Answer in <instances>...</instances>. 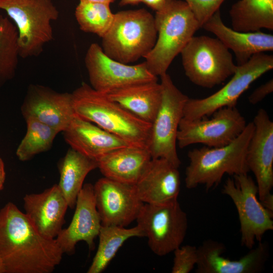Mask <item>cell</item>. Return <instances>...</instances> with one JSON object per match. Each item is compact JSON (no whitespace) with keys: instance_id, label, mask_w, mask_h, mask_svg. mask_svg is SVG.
Listing matches in <instances>:
<instances>
[{"instance_id":"obj_15","label":"cell","mask_w":273,"mask_h":273,"mask_svg":"<svg viewBox=\"0 0 273 273\" xmlns=\"http://www.w3.org/2000/svg\"><path fill=\"white\" fill-rule=\"evenodd\" d=\"M26 119H33L55 130L64 131L75 116L71 93H58L38 84L28 87L21 107Z\"/></svg>"},{"instance_id":"obj_25","label":"cell","mask_w":273,"mask_h":273,"mask_svg":"<svg viewBox=\"0 0 273 273\" xmlns=\"http://www.w3.org/2000/svg\"><path fill=\"white\" fill-rule=\"evenodd\" d=\"M98 167V161L72 148L68 150L59 165L58 186L69 207L73 209L83 181L89 172Z\"/></svg>"},{"instance_id":"obj_24","label":"cell","mask_w":273,"mask_h":273,"mask_svg":"<svg viewBox=\"0 0 273 273\" xmlns=\"http://www.w3.org/2000/svg\"><path fill=\"white\" fill-rule=\"evenodd\" d=\"M131 113L151 123L154 121L162 100V87L158 81L127 85L106 94Z\"/></svg>"},{"instance_id":"obj_28","label":"cell","mask_w":273,"mask_h":273,"mask_svg":"<svg viewBox=\"0 0 273 273\" xmlns=\"http://www.w3.org/2000/svg\"><path fill=\"white\" fill-rule=\"evenodd\" d=\"M75 16L80 29L102 37L109 30L114 18L110 4L79 2Z\"/></svg>"},{"instance_id":"obj_27","label":"cell","mask_w":273,"mask_h":273,"mask_svg":"<svg viewBox=\"0 0 273 273\" xmlns=\"http://www.w3.org/2000/svg\"><path fill=\"white\" fill-rule=\"evenodd\" d=\"M98 236V249L87 273L102 272L127 240L132 237H144V234L138 225L129 229L117 225H102Z\"/></svg>"},{"instance_id":"obj_14","label":"cell","mask_w":273,"mask_h":273,"mask_svg":"<svg viewBox=\"0 0 273 273\" xmlns=\"http://www.w3.org/2000/svg\"><path fill=\"white\" fill-rule=\"evenodd\" d=\"M96 205L102 225L125 227L136 220L143 206L134 186L106 177L94 186Z\"/></svg>"},{"instance_id":"obj_29","label":"cell","mask_w":273,"mask_h":273,"mask_svg":"<svg viewBox=\"0 0 273 273\" xmlns=\"http://www.w3.org/2000/svg\"><path fill=\"white\" fill-rule=\"evenodd\" d=\"M19 57L16 28L0 15V85L14 76Z\"/></svg>"},{"instance_id":"obj_31","label":"cell","mask_w":273,"mask_h":273,"mask_svg":"<svg viewBox=\"0 0 273 273\" xmlns=\"http://www.w3.org/2000/svg\"><path fill=\"white\" fill-rule=\"evenodd\" d=\"M172 273H189L196 266L197 247L190 245L180 246L174 251Z\"/></svg>"},{"instance_id":"obj_32","label":"cell","mask_w":273,"mask_h":273,"mask_svg":"<svg viewBox=\"0 0 273 273\" xmlns=\"http://www.w3.org/2000/svg\"><path fill=\"white\" fill-rule=\"evenodd\" d=\"M188 4L200 27L216 11L225 0H184Z\"/></svg>"},{"instance_id":"obj_2","label":"cell","mask_w":273,"mask_h":273,"mask_svg":"<svg viewBox=\"0 0 273 273\" xmlns=\"http://www.w3.org/2000/svg\"><path fill=\"white\" fill-rule=\"evenodd\" d=\"M75 115L131 146L148 148L152 124L138 117L106 94L82 83L71 93Z\"/></svg>"},{"instance_id":"obj_39","label":"cell","mask_w":273,"mask_h":273,"mask_svg":"<svg viewBox=\"0 0 273 273\" xmlns=\"http://www.w3.org/2000/svg\"><path fill=\"white\" fill-rule=\"evenodd\" d=\"M0 273H6L3 262L0 258Z\"/></svg>"},{"instance_id":"obj_6","label":"cell","mask_w":273,"mask_h":273,"mask_svg":"<svg viewBox=\"0 0 273 273\" xmlns=\"http://www.w3.org/2000/svg\"><path fill=\"white\" fill-rule=\"evenodd\" d=\"M0 10L15 23L20 57L38 56L53 40L59 12L52 0H0Z\"/></svg>"},{"instance_id":"obj_20","label":"cell","mask_w":273,"mask_h":273,"mask_svg":"<svg viewBox=\"0 0 273 273\" xmlns=\"http://www.w3.org/2000/svg\"><path fill=\"white\" fill-rule=\"evenodd\" d=\"M178 168L165 159L152 158L134 185L141 200L156 204L177 199L180 189Z\"/></svg>"},{"instance_id":"obj_1","label":"cell","mask_w":273,"mask_h":273,"mask_svg":"<svg viewBox=\"0 0 273 273\" xmlns=\"http://www.w3.org/2000/svg\"><path fill=\"white\" fill-rule=\"evenodd\" d=\"M63 254L56 239L40 234L14 204L0 209V258L6 273H51Z\"/></svg>"},{"instance_id":"obj_30","label":"cell","mask_w":273,"mask_h":273,"mask_svg":"<svg viewBox=\"0 0 273 273\" xmlns=\"http://www.w3.org/2000/svg\"><path fill=\"white\" fill-rule=\"evenodd\" d=\"M27 131L16 150L18 159L25 161L47 151L58 133L52 127L33 119L25 120Z\"/></svg>"},{"instance_id":"obj_34","label":"cell","mask_w":273,"mask_h":273,"mask_svg":"<svg viewBox=\"0 0 273 273\" xmlns=\"http://www.w3.org/2000/svg\"><path fill=\"white\" fill-rule=\"evenodd\" d=\"M167 0H142V3L153 10L157 11L161 9Z\"/></svg>"},{"instance_id":"obj_23","label":"cell","mask_w":273,"mask_h":273,"mask_svg":"<svg viewBox=\"0 0 273 273\" xmlns=\"http://www.w3.org/2000/svg\"><path fill=\"white\" fill-rule=\"evenodd\" d=\"M152 159L147 148L129 146L115 150L98 161L104 177L135 185Z\"/></svg>"},{"instance_id":"obj_35","label":"cell","mask_w":273,"mask_h":273,"mask_svg":"<svg viewBox=\"0 0 273 273\" xmlns=\"http://www.w3.org/2000/svg\"><path fill=\"white\" fill-rule=\"evenodd\" d=\"M260 202L265 208L273 212V195L272 194L270 193Z\"/></svg>"},{"instance_id":"obj_3","label":"cell","mask_w":273,"mask_h":273,"mask_svg":"<svg viewBox=\"0 0 273 273\" xmlns=\"http://www.w3.org/2000/svg\"><path fill=\"white\" fill-rule=\"evenodd\" d=\"M254 129L253 122H249L241 133L226 145L204 146L189 151V163L185 171L186 188L192 189L203 185L208 191L218 185L225 174H248L246 155Z\"/></svg>"},{"instance_id":"obj_33","label":"cell","mask_w":273,"mask_h":273,"mask_svg":"<svg viewBox=\"0 0 273 273\" xmlns=\"http://www.w3.org/2000/svg\"><path fill=\"white\" fill-rule=\"evenodd\" d=\"M273 91V80L270 79L266 83L256 88L248 98L249 102L252 105L260 102Z\"/></svg>"},{"instance_id":"obj_13","label":"cell","mask_w":273,"mask_h":273,"mask_svg":"<svg viewBox=\"0 0 273 273\" xmlns=\"http://www.w3.org/2000/svg\"><path fill=\"white\" fill-rule=\"evenodd\" d=\"M84 62L90 86L105 94L133 84L158 81L145 61L133 65L120 62L106 55L96 43L89 47Z\"/></svg>"},{"instance_id":"obj_16","label":"cell","mask_w":273,"mask_h":273,"mask_svg":"<svg viewBox=\"0 0 273 273\" xmlns=\"http://www.w3.org/2000/svg\"><path fill=\"white\" fill-rule=\"evenodd\" d=\"M252 122L254 129L247 148L246 162L255 177L261 201L271 193L273 187V122L263 109L258 111Z\"/></svg>"},{"instance_id":"obj_26","label":"cell","mask_w":273,"mask_h":273,"mask_svg":"<svg viewBox=\"0 0 273 273\" xmlns=\"http://www.w3.org/2000/svg\"><path fill=\"white\" fill-rule=\"evenodd\" d=\"M229 14L235 30H273V0H239L232 5Z\"/></svg>"},{"instance_id":"obj_22","label":"cell","mask_w":273,"mask_h":273,"mask_svg":"<svg viewBox=\"0 0 273 273\" xmlns=\"http://www.w3.org/2000/svg\"><path fill=\"white\" fill-rule=\"evenodd\" d=\"M214 34L236 57L237 65L247 62L254 55L273 50V35L259 31L240 32L226 26L219 10L202 26Z\"/></svg>"},{"instance_id":"obj_19","label":"cell","mask_w":273,"mask_h":273,"mask_svg":"<svg viewBox=\"0 0 273 273\" xmlns=\"http://www.w3.org/2000/svg\"><path fill=\"white\" fill-rule=\"evenodd\" d=\"M25 214L43 236L55 239L62 229L68 203L58 185L23 198Z\"/></svg>"},{"instance_id":"obj_8","label":"cell","mask_w":273,"mask_h":273,"mask_svg":"<svg viewBox=\"0 0 273 273\" xmlns=\"http://www.w3.org/2000/svg\"><path fill=\"white\" fill-rule=\"evenodd\" d=\"M148 238L151 251L163 256L180 246L186 236L187 213L177 199L156 204L144 203L136 219Z\"/></svg>"},{"instance_id":"obj_10","label":"cell","mask_w":273,"mask_h":273,"mask_svg":"<svg viewBox=\"0 0 273 273\" xmlns=\"http://www.w3.org/2000/svg\"><path fill=\"white\" fill-rule=\"evenodd\" d=\"M228 178L222 193L233 201L238 214L242 246L251 249L264 234L273 230V212L265 208L257 198L256 184L248 174Z\"/></svg>"},{"instance_id":"obj_38","label":"cell","mask_w":273,"mask_h":273,"mask_svg":"<svg viewBox=\"0 0 273 273\" xmlns=\"http://www.w3.org/2000/svg\"><path fill=\"white\" fill-rule=\"evenodd\" d=\"M79 2H100L111 4L113 3L115 0H79Z\"/></svg>"},{"instance_id":"obj_21","label":"cell","mask_w":273,"mask_h":273,"mask_svg":"<svg viewBox=\"0 0 273 273\" xmlns=\"http://www.w3.org/2000/svg\"><path fill=\"white\" fill-rule=\"evenodd\" d=\"M63 134L71 148L97 161L115 150L131 146L75 114Z\"/></svg>"},{"instance_id":"obj_37","label":"cell","mask_w":273,"mask_h":273,"mask_svg":"<svg viewBox=\"0 0 273 273\" xmlns=\"http://www.w3.org/2000/svg\"><path fill=\"white\" fill-rule=\"evenodd\" d=\"M142 3V0H120L119 6L123 7L128 5H135Z\"/></svg>"},{"instance_id":"obj_18","label":"cell","mask_w":273,"mask_h":273,"mask_svg":"<svg viewBox=\"0 0 273 273\" xmlns=\"http://www.w3.org/2000/svg\"><path fill=\"white\" fill-rule=\"evenodd\" d=\"M72 219L67 228L62 229L56 240L63 253L72 254L79 241H84L90 250L95 248L94 240L102 225L97 210L94 186L84 184L79 192Z\"/></svg>"},{"instance_id":"obj_11","label":"cell","mask_w":273,"mask_h":273,"mask_svg":"<svg viewBox=\"0 0 273 273\" xmlns=\"http://www.w3.org/2000/svg\"><path fill=\"white\" fill-rule=\"evenodd\" d=\"M273 68V56L256 54L245 63L238 65L231 79L221 88L203 99L189 98L183 118L194 120L206 118L218 109L235 107L241 95L261 75Z\"/></svg>"},{"instance_id":"obj_36","label":"cell","mask_w":273,"mask_h":273,"mask_svg":"<svg viewBox=\"0 0 273 273\" xmlns=\"http://www.w3.org/2000/svg\"><path fill=\"white\" fill-rule=\"evenodd\" d=\"M6 178V172L4 162L0 157V190L3 189Z\"/></svg>"},{"instance_id":"obj_5","label":"cell","mask_w":273,"mask_h":273,"mask_svg":"<svg viewBox=\"0 0 273 273\" xmlns=\"http://www.w3.org/2000/svg\"><path fill=\"white\" fill-rule=\"evenodd\" d=\"M157 38L154 17L145 9L128 10L114 14L111 26L102 37L106 55L128 64L144 58Z\"/></svg>"},{"instance_id":"obj_12","label":"cell","mask_w":273,"mask_h":273,"mask_svg":"<svg viewBox=\"0 0 273 273\" xmlns=\"http://www.w3.org/2000/svg\"><path fill=\"white\" fill-rule=\"evenodd\" d=\"M212 115L209 119L183 117L177 134L178 147L183 149L196 144L208 147H222L238 136L247 124L236 106L220 108Z\"/></svg>"},{"instance_id":"obj_4","label":"cell","mask_w":273,"mask_h":273,"mask_svg":"<svg viewBox=\"0 0 273 273\" xmlns=\"http://www.w3.org/2000/svg\"><path fill=\"white\" fill-rule=\"evenodd\" d=\"M154 19L157 38L145 59L149 71L158 77L166 73L173 59L201 27L184 1L167 0L156 11Z\"/></svg>"},{"instance_id":"obj_9","label":"cell","mask_w":273,"mask_h":273,"mask_svg":"<svg viewBox=\"0 0 273 273\" xmlns=\"http://www.w3.org/2000/svg\"><path fill=\"white\" fill-rule=\"evenodd\" d=\"M161 78L162 100L152 123L148 149L152 158H163L178 168L181 162L176 150L177 134L189 99L166 73Z\"/></svg>"},{"instance_id":"obj_7","label":"cell","mask_w":273,"mask_h":273,"mask_svg":"<svg viewBox=\"0 0 273 273\" xmlns=\"http://www.w3.org/2000/svg\"><path fill=\"white\" fill-rule=\"evenodd\" d=\"M180 54L186 76L204 88L222 83L238 67L230 50L217 38L193 36Z\"/></svg>"},{"instance_id":"obj_17","label":"cell","mask_w":273,"mask_h":273,"mask_svg":"<svg viewBox=\"0 0 273 273\" xmlns=\"http://www.w3.org/2000/svg\"><path fill=\"white\" fill-rule=\"evenodd\" d=\"M224 245L209 239L197 248V273H258L263 271L269 256L267 242H259L238 260H231L222 254Z\"/></svg>"}]
</instances>
